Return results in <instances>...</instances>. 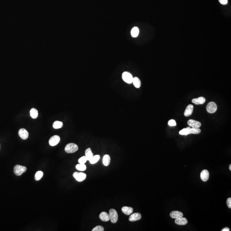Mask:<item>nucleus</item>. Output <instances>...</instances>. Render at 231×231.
<instances>
[{"mask_svg":"<svg viewBox=\"0 0 231 231\" xmlns=\"http://www.w3.org/2000/svg\"><path fill=\"white\" fill-rule=\"evenodd\" d=\"M201 132V130L199 128H192L190 129V134H199Z\"/></svg>","mask_w":231,"mask_h":231,"instance_id":"28","label":"nucleus"},{"mask_svg":"<svg viewBox=\"0 0 231 231\" xmlns=\"http://www.w3.org/2000/svg\"><path fill=\"white\" fill-rule=\"evenodd\" d=\"M122 78L125 82L128 84H132L133 80V77L132 74L128 72H124L122 74Z\"/></svg>","mask_w":231,"mask_h":231,"instance_id":"4","label":"nucleus"},{"mask_svg":"<svg viewBox=\"0 0 231 231\" xmlns=\"http://www.w3.org/2000/svg\"><path fill=\"white\" fill-rule=\"evenodd\" d=\"M63 123L61 122L56 121L53 124V127L54 129H59L63 127Z\"/></svg>","mask_w":231,"mask_h":231,"instance_id":"25","label":"nucleus"},{"mask_svg":"<svg viewBox=\"0 0 231 231\" xmlns=\"http://www.w3.org/2000/svg\"><path fill=\"white\" fill-rule=\"evenodd\" d=\"M193 106L192 104L188 105L186 107L185 111L184 112V115L185 116H190L193 113Z\"/></svg>","mask_w":231,"mask_h":231,"instance_id":"12","label":"nucleus"},{"mask_svg":"<svg viewBox=\"0 0 231 231\" xmlns=\"http://www.w3.org/2000/svg\"><path fill=\"white\" fill-rule=\"evenodd\" d=\"M77 170L81 171H84L86 170V166L84 164H79L76 166Z\"/></svg>","mask_w":231,"mask_h":231,"instance_id":"26","label":"nucleus"},{"mask_svg":"<svg viewBox=\"0 0 231 231\" xmlns=\"http://www.w3.org/2000/svg\"><path fill=\"white\" fill-rule=\"evenodd\" d=\"M60 137L58 135H54L49 139V143L50 145L54 146L58 144L60 141Z\"/></svg>","mask_w":231,"mask_h":231,"instance_id":"7","label":"nucleus"},{"mask_svg":"<svg viewBox=\"0 0 231 231\" xmlns=\"http://www.w3.org/2000/svg\"><path fill=\"white\" fill-rule=\"evenodd\" d=\"M139 34V30L138 28L135 27L132 29L131 31V35L133 37H137Z\"/></svg>","mask_w":231,"mask_h":231,"instance_id":"22","label":"nucleus"},{"mask_svg":"<svg viewBox=\"0 0 231 231\" xmlns=\"http://www.w3.org/2000/svg\"><path fill=\"white\" fill-rule=\"evenodd\" d=\"M93 156V154L92 153L91 148H89L87 149L85 151V157L87 161H89Z\"/></svg>","mask_w":231,"mask_h":231,"instance_id":"20","label":"nucleus"},{"mask_svg":"<svg viewBox=\"0 0 231 231\" xmlns=\"http://www.w3.org/2000/svg\"><path fill=\"white\" fill-rule=\"evenodd\" d=\"M175 223L178 225H185L187 223V220L185 217H181L176 219Z\"/></svg>","mask_w":231,"mask_h":231,"instance_id":"15","label":"nucleus"},{"mask_svg":"<svg viewBox=\"0 0 231 231\" xmlns=\"http://www.w3.org/2000/svg\"><path fill=\"white\" fill-rule=\"evenodd\" d=\"M122 211L124 214L130 215L133 212V209L130 207L124 206L122 208Z\"/></svg>","mask_w":231,"mask_h":231,"instance_id":"14","label":"nucleus"},{"mask_svg":"<svg viewBox=\"0 0 231 231\" xmlns=\"http://www.w3.org/2000/svg\"><path fill=\"white\" fill-rule=\"evenodd\" d=\"M110 158L108 155H104L103 158V164L105 166H108L110 164Z\"/></svg>","mask_w":231,"mask_h":231,"instance_id":"18","label":"nucleus"},{"mask_svg":"<svg viewBox=\"0 0 231 231\" xmlns=\"http://www.w3.org/2000/svg\"><path fill=\"white\" fill-rule=\"evenodd\" d=\"M219 1L222 5H226L228 3V0H219Z\"/></svg>","mask_w":231,"mask_h":231,"instance_id":"33","label":"nucleus"},{"mask_svg":"<svg viewBox=\"0 0 231 231\" xmlns=\"http://www.w3.org/2000/svg\"><path fill=\"white\" fill-rule=\"evenodd\" d=\"M18 135L22 139H26L29 136V133L28 131L25 129H20L18 131Z\"/></svg>","mask_w":231,"mask_h":231,"instance_id":"8","label":"nucleus"},{"mask_svg":"<svg viewBox=\"0 0 231 231\" xmlns=\"http://www.w3.org/2000/svg\"><path fill=\"white\" fill-rule=\"evenodd\" d=\"M207 111L210 113H214L217 110V106L214 102H210L207 104L206 107Z\"/></svg>","mask_w":231,"mask_h":231,"instance_id":"5","label":"nucleus"},{"mask_svg":"<svg viewBox=\"0 0 231 231\" xmlns=\"http://www.w3.org/2000/svg\"><path fill=\"white\" fill-rule=\"evenodd\" d=\"M170 216L174 219H177L178 218L183 217V214L182 212L179 211H173L171 212L170 214Z\"/></svg>","mask_w":231,"mask_h":231,"instance_id":"17","label":"nucleus"},{"mask_svg":"<svg viewBox=\"0 0 231 231\" xmlns=\"http://www.w3.org/2000/svg\"><path fill=\"white\" fill-rule=\"evenodd\" d=\"M141 215L139 213H134L129 218V220L131 222H134L141 219Z\"/></svg>","mask_w":231,"mask_h":231,"instance_id":"11","label":"nucleus"},{"mask_svg":"<svg viewBox=\"0 0 231 231\" xmlns=\"http://www.w3.org/2000/svg\"><path fill=\"white\" fill-rule=\"evenodd\" d=\"M100 158V156L99 155H96L95 156H93L92 158L89 160L90 162L92 164H95L98 162V161H99Z\"/></svg>","mask_w":231,"mask_h":231,"instance_id":"23","label":"nucleus"},{"mask_svg":"<svg viewBox=\"0 0 231 231\" xmlns=\"http://www.w3.org/2000/svg\"><path fill=\"white\" fill-rule=\"evenodd\" d=\"M74 177L76 179L77 181L78 182H81L84 181L86 179L87 175L86 174L83 173H78V172H75L73 173Z\"/></svg>","mask_w":231,"mask_h":231,"instance_id":"6","label":"nucleus"},{"mask_svg":"<svg viewBox=\"0 0 231 231\" xmlns=\"http://www.w3.org/2000/svg\"><path fill=\"white\" fill-rule=\"evenodd\" d=\"M222 231H230V230L229 228H228V227H226V228H224L223 230H221Z\"/></svg>","mask_w":231,"mask_h":231,"instance_id":"34","label":"nucleus"},{"mask_svg":"<svg viewBox=\"0 0 231 231\" xmlns=\"http://www.w3.org/2000/svg\"><path fill=\"white\" fill-rule=\"evenodd\" d=\"M27 171V167L23 166L16 165L14 167V172L17 176H19Z\"/></svg>","mask_w":231,"mask_h":231,"instance_id":"2","label":"nucleus"},{"mask_svg":"<svg viewBox=\"0 0 231 231\" xmlns=\"http://www.w3.org/2000/svg\"><path fill=\"white\" fill-rule=\"evenodd\" d=\"M78 149V145L74 143H69L66 145L65 150L68 153H73L77 152Z\"/></svg>","mask_w":231,"mask_h":231,"instance_id":"1","label":"nucleus"},{"mask_svg":"<svg viewBox=\"0 0 231 231\" xmlns=\"http://www.w3.org/2000/svg\"><path fill=\"white\" fill-rule=\"evenodd\" d=\"M43 176V173L41 171H38L36 173L35 179L36 181H39Z\"/></svg>","mask_w":231,"mask_h":231,"instance_id":"27","label":"nucleus"},{"mask_svg":"<svg viewBox=\"0 0 231 231\" xmlns=\"http://www.w3.org/2000/svg\"><path fill=\"white\" fill-rule=\"evenodd\" d=\"M229 169H230V170H231V165L230 164V167H229Z\"/></svg>","mask_w":231,"mask_h":231,"instance_id":"35","label":"nucleus"},{"mask_svg":"<svg viewBox=\"0 0 231 231\" xmlns=\"http://www.w3.org/2000/svg\"><path fill=\"white\" fill-rule=\"evenodd\" d=\"M87 159L85 156H83V157L80 158L79 159L78 162L79 164H84L87 162Z\"/></svg>","mask_w":231,"mask_h":231,"instance_id":"29","label":"nucleus"},{"mask_svg":"<svg viewBox=\"0 0 231 231\" xmlns=\"http://www.w3.org/2000/svg\"><path fill=\"white\" fill-rule=\"evenodd\" d=\"M188 126L193 128H199L201 126V123L193 119H190L187 121Z\"/></svg>","mask_w":231,"mask_h":231,"instance_id":"9","label":"nucleus"},{"mask_svg":"<svg viewBox=\"0 0 231 231\" xmlns=\"http://www.w3.org/2000/svg\"><path fill=\"white\" fill-rule=\"evenodd\" d=\"M30 115L31 117L34 119H36L38 116V110L35 108L31 109L30 110Z\"/></svg>","mask_w":231,"mask_h":231,"instance_id":"21","label":"nucleus"},{"mask_svg":"<svg viewBox=\"0 0 231 231\" xmlns=\"http://www.w3.org/2000/svg\"><path fill=\"white\" fill-rule=\"evenodd\" d=\"M190 129L191 128L190 127H187L186 129H183L182 130H181L179 132V134L182 135H187L190 134Z\"/></svg>","mask_w":231,"mask_h":231,"instance_id":"24","label":"nucleus"},{"mask_svg":"<svg viewBox=\"0 0 231 231\" xmlns=\"http://www.w3.org/2000/svg\"><path fill=\"white\" fill-rule=\"evenodd\" d=\"M104 230V229L103 227L101 226H98L94 228L93 230H92V231H103Z\"/></svg>","mask_w":231,"mask_h":231,"instance_id":"30","label":"nucleus"},{"mask_svg":"<svg viewBox=\"0 0 231 231\" xmlns=\"http://www.w3.org/2000/svg\"><path fill=\"white\" fill-rule=\"evenodd\" d=\"M227 205H228V207L230 208H231V198H229L227 200Z\"/></svg>","mask_w":231,"mask_h":231,"instance_id":"32","label":"nucleus"},{"mask_svg":"<svg viewBox=\"0 0 231 231\" xmlns=\"http://www.w3.org/2000/svg\"><path fill=\"white\" fill-rule=\"evenodd\" d=\"M100 219L104 222H107L110 220L109 214L106 212H102L99 215Z\"/></svg>","mask_w":231,"mask_h":231,"instance_id":"16","label":"nucleus"},{"mask_svg":"<svg viewBox=\"0 0 231 231\" xmlns=\"http://www.w3.org/2000/svg\"><path fill=\"white\" fill-rule=\"evenodd\" d=\"M209 176V172L206 170H204L201 172L200 174L201 179L203 182H206L208 180Z\"/></svg>","mask_w":231,"mask_h":231,"instance_id":"10","label":"nucleus"},{"mask_svg":"<svg viewBox=\"0 0 231 231\" xmlns=\"http://www.w3.org/2000/svg\"><path fill=\"white\" fill-rule=\"evenodd\" d=\"M205 98L203 97H200L199 98H194L192 100V102L196 105H199V104H203L205 102Z\"/></svg>","mask_w":231,"mask_h":231,"instance_id":"13","label":"nucleus"},{"mask_svg":"<svg viewBox=\"0 0 231 231\" xmlns=\"http://www.w3.org/2000/svg\"><path fill=\"white\" fill-rule=\"evenodd\" d=\"M168 125L170 126H174L176 125V122L174 119H171L168 122Z\"/></svg>","mask_w":231,"mask_h":231,"instance_id":"31","label":"nucleus"},{"mask_svg":"<svg viewBox=\"0 0 231 231\" xmlns=\"http://www.w3.org/2000/svg\"><path fill=\"white\" fill-rule=\"evenodd\" d=\"M132 83H133L134 85L135 86V87L137 88H139L141 86V81L138 78V77H135L133 78V82Z\"/></svg>","mask_w":231,"mask_h":231,"instance_id":"19","label":"nucleus"},{"mask_svg":"<svg viewBox=\"0 0 231 231\" xmlns=\"http://www.w3.org/2000/svg\"><path fill=\"white\" fill-rule=\"evenodd\" d=\"M110 220L113 224L117 222L118 219V215L116 210L114 209H111L109 211Z\"/></svg>","mask_w":231,"mask_h":231,"instance_id":"3","label":"nucleus"}]
</instances>
